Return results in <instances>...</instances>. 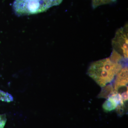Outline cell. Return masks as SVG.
Instances as JSON below:
<instances>
[{
  "instance_id": "3",
  "label": "cell",
  "mask_w": 128,
  "mask_h": 128,
  "mask_svg": "<svg viewBox=\"0 0 128 128\" xmlns=\"http://www.w3.org/2000/svg\"><path fill=\"white\" fill-rule=\"evenodd\" d=\"M128 24L118 29L112 39L113 50L119 54L125 59L128 56Z\"/></svg>"
},
{
  "instance_id": "4",
  "label": "cell",
  "mask_w": 128,
  "mask_h": 128,
  "mask_svg": "<svg viewBox=\"0 0 128 128\" xmlns=\"http://www.w3.org/2000/svg\"><path fill=\"white\" fill-rule=\"evenodd\" d=\"M114 82V93H118L119 89L123 87H128V68L125 66L123 67L116 75Z\"/></svg>"
},
{
  "instance_id": "9",
  "label": "cell",
  "mask_w": 128,
  "mask_h": 128,
  "mask_svg": "<svg viewBox=\"0 0 128 128\" xmlns=\"http://www.w3.org/2000/svg\"><path fill=\"white\" fill-rule=\"evenodd\" d=\"M6 121L5 114H0V128H4Z\"/></svg>"
},
{
  "instance_id": "6",
  "label": "cell",
  "mask_w": 128,
  "mask_h": 128,
  "mask_svg": "<svg viewBox=\"0 0 128 128\" xmlns=\"http://www.w3.org/2000/svg\"><path fill=\"white\" fill-rule=\"evenodd\" d=\"M103 87L104 88L102 89L101 93L98 96L99 97L105 98H108L109 96H111L114 93V89L111 85L106 86Z\"/></svg>"
},
{
  "instance_id": "1",
  "label": "cell",
  "mask_w": 128,
  "mask_h": 128,
  "mask_svg": "<svg viewBox=\"0 0 128 128\" xmlns=\"http://www.w3.org/2000/svg\"><path fill=\"white\" fill-rule=\"evenodd\" d=\"M123 67L110 58L92 62L88 70L87 74L101 87L112 82L117 74Z\"/></svg>"
},
{
  "instance_id": "8",
  "label": "cell",
  "mask_w": 128,
  "mask_h": 128,
  "mask_svg": "<svg viewBox=\"0 0 128 128\" xmlns=\"http://www.w3.org/2000/svg\"><path fill=\"white\" fill-rule=\"evenodd\" d=\"M0 100L10 102L13 100V98L10 94L0 90Z\"/></svg>"
},
{
  "instance_id": "5",
  "label": "cell",
  "mask_w": 128,
  "mask_h": 128,
  "mask_svg": "<svg viewBox=\"0 0 128 128\" xmlns=\"http://www.w3.org/2000/svg\"><path fill=\"white\" fill-rule=\"evenodd\" d=\"M119 104H124L121 95L119 93H114L105 101L102 107L105 111L110 112L114 110Z\"/></svg>"
},
{
  "instance_id": "2",
  "label": "cell",
  "mask_w": 128,
  "mask_h": 128,
  "mask_svg": "<svg viewBox=\"0 0 128 128\" xmlns=\"http://www.w3.org/2000/svg\"><path fill=\"white\" fill-rule=\"evenodd\" d=\"M63 0H15L12 8L18 16L38 14L58 6Z\"/></svg>"
},
{
  "instance_id": "7",
  "label": "cell",
  "mask_w": 128,
  "mask_h": 128,
  "mask_svg": "<svg viewBox=\"0 0 128 128\" xmlns=\"http://www.w3.org/2000/svg\"><path fill=\"white\" fill-rule=\"evenodd\" d=\"M116 0H92V6L93 9L102 5L111 4L116 2Z\"/></svg>"
}]
</instances>
